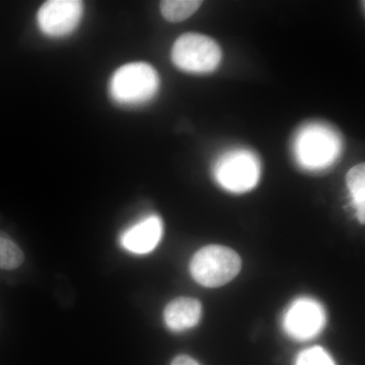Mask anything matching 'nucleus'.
Wrapping results in <instances>:
<instances>
[{"mask_svg": "<svg viewBox=\"0 0 365 365\" xmlns=\"http://www.w3.org/2000/svg\"><path fill=\"white\" fill-rule=\"evenodd\" d=\"M24 261L25 256L20 247L0 230V269L14 270L20 267Z\"/></svg>", "mask_w": 365, "mask_h": 365, "instance_id": "f8f14e48", "label": "nucleus"}, {"mask_svg": "<svg viewBox=\"0 0 365 365\" xmlns=\"http://www.w3.org/2000/svg\"><path fill=\"white\" fill-rule=\"evenodd\" d=\"M160 88L158 72L150 64L133 62L118 68L110 79L109 91L115 103L134 107L150 102Z\"/></svg>", "mask_w": 365, "mask_h": 365, "instance_id": "f03ea898", "label": "nucleus"}, {"mask_svg": "<svg viewBox=\"0 0 365 365\" xmlns=\"http://www.w3.org/2000/svg\"><path fill=\"white\" fill-rule=\"evenodd\" d=\"M347 187L352 196L353 204L356 209L357 217L361 223L365 220V167L364 163L355 165L348 172Z\"/></svg>", "mask_w": 365, "mask_h": 365, "instance_id": "9d476101", "label": "nucleus"}, {"mask_svg": "<svg viewBox=\"0 0 365 365\" xmlns=\"http://www.w3.org/2000/svg\"><path fill=\"white\" fill-rule=\"evenodd\" d=\"M202 313L200 302L191 297L172 300L163 312L165 325L174 332H182L199 323Z\"/></svg>", "mask_w": 365, "mask_h": 365, "instance_id": "1a4fd4ad", "label": "nucleus"}, {"mask_svg": "<svg viewBox=\"0 0 365 365\" xmlns=\"http://www.w3.org/2000/svg\"><path fill=\"white\" fill-rule=\"evenodd\" d=\"M83 16V4L78 0H49L40 7L37 24L48 37L62 38L78 28Z\"/></svg>", "mask_w": 365, "mask_h": 365, "instance_id": "423d86ee", "label": "nucleus"}, {"mask_svg": "<svg viewBox=\"0 0 365 365\" xmlns=\"http://www.w3.org/2000/svg\"><path fill=\"white\" fill-rule=\"evenodd\" d=\"M326 323L323 307L312 299L295 300L283 319L285 332L297 340H307L321 332Z\"/></svg>", "mask_w": 365, "mask_h": 365, "instance_id": "0eeeda50", "label": "nucleus"}, {"mask_svg": "<svg viewBox=\"0 0 365 365\" xmlns=\"http://www.w3.org/2000/svg\"><path fill=\"white\" fill-rule=\"evenodd\" d=\"M295 365H335V362L323 348L312 347L299 353Z\"/></svg>", "mask_w": 365, "mask_h": 365, "instance_id": "ddd939ff", "label": "nucleus"}, {"mask_svg": "<svg viewBox=\"0 0 365 365\" xmlns=\"http://www.w3.org/2000/svg\"><path fill=\"white\" fill-rule=\"evenodd\" d=\"M170 365H200L195 359L188 356V355H179L176 359L173 360Z\"/></svg>", "mask_w": 365, "mask_h": 365, "instance_id": "4468645a", "label": "nucleus"}, {"mask_svg": "<svg viewBox=\"0 0 365 365\" xmlns=\"http://www.w3.org/2000/svg\"><path fill=\"white\" fill-rule=\"evenodd\" d=\"M216 182L227 191L245 193L254 189L261 176L258 157L248 150H232L223 153L213 167Z\"/></svg>", "mask_w": 365, "mask_h": 365, "instance_id": "39448f33", "label": "nucleus"}, {"mask_svg": "<svg viewBox=\"0 0 365 365\" xmlns=\"http://www.w3.org/2000/svg\"><path fill=\"white\" fill-rule=\"evenodd\" d=\"M222 57V49L215 40L197 33L180 36L172 49L175 66L189 73H210L220 66Z\"/></svg>", "mask_w": 365, "mask_h": 365, "instance_id": "20e7f679", "label": "nucleus"}, {"mask_svg": "<svg viewBox=\"0 0 365 365\" xmlns=\"http://www.w3.org/2000/svg\"><path fill=\"white\" fill-rule=\"evenodd\" d=\"M241 267V258L234 250L212 245L204 247L194 255L190 263V272L199 284L215 288L234 279Z\"/></svg>", "mask_w": 365, "mask_h": 365, "instance_id": "7ed1b4c3", "label": "nucleus"}, {"mask_svg": "<svg viewBox=\"0 0 365 365\" xmlns=\"http://www.w3.org/2000/svg\"><path fill=\"white\" fill-rule=\"evenodd\" d=\"M340 134L329 125L309 123L295 134V160L304 169L321 170L331 167L342 153Z\"/></svg>", "mask_w": 365, "mask_h": 365, "instance_id": "f257e3e1", "label": "nucleus"}, {"mask_svg": "<svg viewBox=\"0 0 365 365\" xmlns=\"http://www.w3.org/2000/svg\"><path fill=\"white\" fill-rule=\"evenodd\" d=\"M163 225L158 215H148L120 235L122 248L137 255L148 254L157 248L162 240Z\"/></svg>", "mask_w": 365, "mask_h": 365, "instance_id": "6e6552de", "label": "nucleus"}, {"mask_svg": "<svg viewBox=\"0 0 365 365\" xmlns=\"http://www.w3.org/2000/svg\"><path fill=\"white\" fill-rule=\"evenodd\" d=\"M201 4L198 0H165L160 2V11L165 20L179 23L193 16Z\"/></svg>", "mask_w": 365, "mask_h": 365, "instance_id": "9b49d317", "label": "nucleus"}]
</instances>
